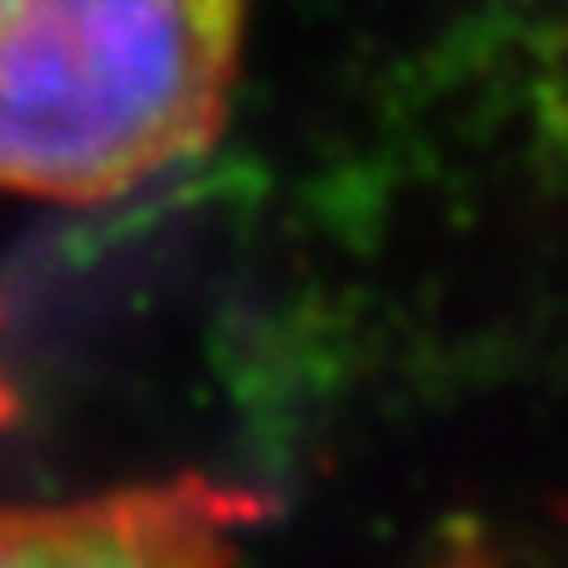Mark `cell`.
Instances as JSON below:
<instances>
[{
  "mask_svg": "<svg viewBox=\"0 0 568 568\" xmlns=\"http://www.w3.org/2000/svg\"><path fill=\"white\" fill-rule=\"evenodd\" d=\"M260 499L205 474L0 509V568H240Z\"/></svg>",
  "mask_w": 568,
  "mask_h": 568,
  "instance_id": "2",
  "label": "cell"
},
{
  "mask_svg": "<svg viewBox=\"0 0 568 568\" xmlns=\"http://www.w3.org/2000/svg\"><path fill=\"white\" fill-rule=\"evenodd\" d=\"M16 414V399H10V379H6V369H0V424Z\"/></svg>",
  "mask_w": 568,
  "mask_h": 568,
  "instance_id": "3",
  "label": "cell"
},
{
  "mask_svg": "<svg viewBox=\"0 0 568 568\" xmlns=\"http://www.w3.org/2000/svg\"><path fill=\"white\" fill-rule=\"evenodd\" d=\"M250 0H0V190L100 205L225 130Z\"/></svg>",
  "mask_w": 568,
  "mask_h": 568,
  "instance_id": "1",
  "label": "cell"
}]
</instances>
